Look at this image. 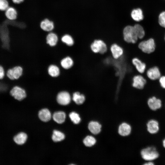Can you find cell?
<instances>
[{"mask_svg": "<svg viewBox=\"0 0 165 165\" xmlns=\"http://www.w3.org/2000/svg\"><path fill=\"white\" fill-rule=\"evenodd\" d=\"M123 36L124 40L128 43H135L138 39L134 26L130 25L125 27L123 30Z\"/></svg>", "mask_w": 165, "mask_h": 165, "instance_id": "1", "label": "cell"}, {"mask_svg": "<svg viewBox=\"0 0 165 165\" xmlns=\"http://www.w3.org/2000/svg\"><path fill=\"white\" fill-rule=\"evenodd\" d=\"M142 159L145 160L151 161L157 159L159 154L154 147H148L143 149L141 152Z\"/></svg>", "mask_w": 165, "mask_h": 165, "instance_id": "2", "label": "cell"}, {"mask_svg": "<svg viewBox=\"0 0 165 165\" xmlns=\"http://www.w3.org/2000/svg\"><path fill=\"white\" fill-rule=\"evenodd\" d=\"M138 47L143 53L150 54L155 50V42L153 38H150L140 42L138 44Z\"/></svg>", "mask_w": 165, "mask_h": 165, "instance_id": "3", "label": "cell"}, {"mask_svg": "<svg viewBox=\"0 0 165 165\" xmlns=\"http://www.w3.org/2000/svg\"><path fill=\"white\" fill-rule=\"evenodd\" d=\"M90 49L92 52L101 54L106 53L108 50L106 44L101 39L94 40L91 44Z\"/></svg>", "mask_w": 165, "mask_h": 165, "instance_id": "4", "label": "cell"}, {"mask_svg": "<svg viewBox=\"0 0 165 165\" xmlns=\"http://www.w3.org/2000/svg\"><path fill=\"white\" fill-rule=\"evenodd\" d=\"M23 69L19 66H15L8 69L6 72V76L12 80H17L22 76Z\"/></svg>", "mask_w": 165, "mask_h": 165, "instance_id": "5", "label": "cell"}, {"mask_svg": "<svg viewBox=\"0 0 165 165\" xmlns=\"http://www.w3.org/2000/svg\"><path fill=\"white\" fill-rule=\"evenodd\" d=\"M9 93L15 99L20 101L23 100L26 96L25 90L18 86H13L10 90Z\"/></svg>", "mask_w": 165, "mask_h": 165, "instance_id": "6", "label": "cell"}, {"mask_svg": "<svg viewBox=\"0 0 165 165\" xmlns=\"http://www.w3.org/2000/svg\"><path fill=\"white\" fill-rule=\"evenodd\" d=\"M146 80L141 75H138L134 76L132 79V86L138 89H143L146 83Z\"/></svg>", "mask_w": 165, "mask_h": 165, "instance_id": "7", "label": "cell"}, {"mask_svg": "<svg viewBox=\"0 0 165 165\" xmlns=\"http://www.w3.org/2000/svg\"><path fill=\"white\" fill-rule=\"evenodd\" d=\"M18 13L16 8L12 6H10L4 12L5 17L10 21H14L16 20L18 18Z\"/></svg>", "mask_w": 165, "mask_h": 165, "instance_id": "8", "label": "cell"}, {"mask_svg": "<svg viewBox=\"0 0 165 165\" xmlns=\"http://www.w3.org/2000/svg\"><path fill=\"white\" fill-rule=\"evenodd\" d=\"M110 50L112 57L116 60L121 57L124 53L123 49L116 43L112 44L110 47Z\"/></svg>", "mask_w": 165, "mask_h": 165, "instance_id": "9", "label": "cell"}, {"mask_svg": "<svg viewBox=\"0 0 165 165\" xmlns=\"http://www.w3.org/2000/svg\"><path fill=\"white\" fill-rule=\"evenodd\" d=\"M57 101L60 105H66L70 102L71 97L69 93L66 91L60 92L57 96Z\"/></svg>", "mask_w": 165, "mask_h": 165, "instance_id": "10", "label": "cell"}, {"mask_svg": "<svg viewBox=\"0 0 165 165\" xmlns=\"http://www.w3.org/2000/svg\"><path fill=\"white\" fill-rule=\"evenodd\" d=\"M146 75L149 79L155 80L159 79L161 76V73L159 68L155 66L150 68L147 70Z\"/></svg>", "mask_w": 165, "mask_h": 165, "instance_id": "11", "label": "cell"}, {"mask_svg": "<svg viewBox=\"0 0 165 165\" xmlns=\"http://www.w3.org/2000/svg\"><path fill=\"white\" fill-rule=\"evenodd\" d=\"M147 104L149 108L153 111L160 108L162 106V101L160 99L155 96L148 99Z\"/></svg>", "mask_w": 165, "mask_h": 165, "instance_id": "12", "label": "cell"}, {"mask_svg": "<svg viewBox=\"0 0 165 165\" xmlns=\"http://www.w3.org/2000/svg\"><path fill=\"white\" fill-rule=\"evenodd\" d=\"M146 127L148 132L152 134L156 133L159 130V123L155 119H151L148 121L147 123Z\"/></svg>", "mask_w": 165, "mask_h": 165, "instance_id": "13", "label": "cell"}, {"mask_svg": "<svg viewBox=\"0 0 165 165\" xmlns=\"http://www.w3.org/2000/svg\"><path fill=\"white\" fill-rule=\"evenodd\" d=\"M132 63L137 71L141 74L144 73L146 69V65L137 57H134L132 60Z\"/></svg>", "mask_w": 165, "mask_h": 165, "instance_id": "14", "label": "cell"}, {"mask_svg": "<svg viewBox=\"0 0 165 165\" xmlns=\"http://www.w3.org/2000/svg\"><path fill=\"white\" fill-rule=\"evenodd\" d=\"M40 27L43 31L50 32L53 30L54 24L53 22L46 18L42 20L40 23Z\"/></svg>", "mask_w": 165, "mask_h": 165, "instance_id": "15", "label": "cell"}, {"mask_svg": "<svg viewBox=\"0 0 165 165\" xmlns=\"http://www.w3.org/2000/svg\"><path fill=\"white\" fill-rule=\"evenodd\" d=\"M131 16L133 20L137 22L140 21L144 18L143 11L139 8L133 10L131 13Z\"/></svg>", "mask_w": 165, "mask_h": 165, "instance_id": "16", "label": "cell"}, {"mask_svg": "<svg viewBox=\"0 0 165 165\" xmlns=\"http://www.w3.org/2000/svg\"><path fill=\"white\" fill-rule=\"evenodd\" d=\"M27 135L25 133L20 132L14 136L13 140L14 142L18 145H22L26 141Z\"/></svg>", "mask_w": 165, "mask_h": 165, "instance_id": "17", "label": "cell"}, {"mask_svg": "<svg viewBox=\"0 0 165 165\" xmlns=\"http://www.w3.org/2000/svg\"><path fill=\"white\" fill-rule=\"evenodd\" d=\"M38 117L42 121L47 122L51 119V115L49 110L47 108H44L40 111L38 112Z\"/></svg>", "mask_w": 165, "mask_h": 165, "instance_id": "18", "label": "cell"}, {"mask_svg": "<svg viewBox=\"0 0 165 165\" xmlns=\"http://www.w3.org/2000/svg\"><path fill=\"white\" fill-rule=\"evenodd\" d=\"M131 128L128 124L123 123L119 126L118 132L120 135L123 136H126L129 135L131 132Z\"/></svg>", "mask_w": 165, "mask_h": 165, "instance_id": "19", "label": "cell"}, {"mask_svg": "<svg viewBox=\"0 0 165 165\" xmlns=\"http://www.w3.org/2000/svg\"><path fill=\"white\" fill-rule=\"evenodd\" d=\"M88 128L93 134H96L101 131V125L95 121H91L89 124Z\"/></svg>", "mask_w": 165, "mask_h": 165, "instance_id": "20", "label": "cell"}, {"mask_svg": "<svg viewBox=\"0 0 165 165\" xmlns=\"http://www.w3.org/2000/svg\"><path fill=\"white\" fill-rule=\"evenodd\" d=\"M58 40L57 35L53 32L49 33L46 37V43L51 46L56 45Z\"/></svg>", "mask_w": 165, "mask_h": 165, "instance_id": "21", "label": "cell"}, {"mask_svg": "<svg viewBox=\"0 0 165 165\" xmlns=\"http://www.w3.org/2000/svg\"><path fill=\"white\" fill-rule=\"evenodd\" d=\"M54 120L57 123L61 124L63 123L66 118L65 113L62 111H59L55 112L53 116Z\"/></svg>", "mask_w": 165, "mask_h": 165, "instance_id": "22", "label": "cell"}, {"mask_svg": "<svg viewBox=\"0 0 165 165\" xmlns=\"http://www.w3.org/2000/svg\"><path fill=\"white\" fill-rule=\"evenodd\" d=\"M72 99L76 104L80 105L84 103L85 100V97L84 94H80L79 92H76L73 94Z\"/></svg>", "mask_w": 165, "mask_h": 165, "instance_id": "23", "label": "cell"}, {"mask_svg": "<svg viewBox=\"0 0 165 165\" xmlns=\"http://www.w3.org/2000/svg\"><path fill=\"white\" fill-rule=\"evenodd\" d=\"M134 28L138 38L142 39L145 36V32L143 27L138 24H136Z\"/></svg>", "mask_w": 165, "mask_h": 165, "instance_id": "24", "label": "cell"}, {"mask_svg": "<svg viewBox=\"0 0 165 165\" xmlns=\"http://www.w3.org/2000/svg\"><path fill=\"white\" fill-rule=\"evenodd\" d=\"M61 64L62 67L64 68L68 69L73 66V61L72 58L68 57L62 59Z\"/></svg>", "mask_w": 165, "mask_h": 165, "instance_id": "25", "label": "cell"}, {"mask_svg": "<svg viewBox=\"0 0 165 165\" xmlns=\"http://www.w3.org/2000/svg\"><path fill=\"white\" fill-rule=\"evenodd\" d=\"M65 138L64 134L58 130H53L52 139L54 142H58L63 140Z\"/></svg>", "mask_w": 165, "mask_h": 165, "instance_id": "26", "label": "cell"}, {"mask_svg": "<svg viewBox=\"0 0 165 165\" xmlns=\"http://www.w3.org/2000/svg\"><path fill=\"white\" fill-rule=\"evenodd\" d=\"M48 72L51 76L53 77H56L59 75L60 70L59 68L56 66L52 65L49 67Z\"/></svg>", "mask_w": 165, "mask_h": 165, "instance_id": "27", "label": "cell"}, {"mask_svg": "<svg viewBox=\"0 0 165 165\" xmlns=\"http://www.w3.org/2000/svg\"><path fill=\"white\" fill-rule=\"evenodd\" d=\"M61 41L68 46H72L74 43V41L72 37L70 35L65 34L61 38Z\"/></svg>", "mask_w": 165, "mask_h": 165, "instance_id": "28", "label": "cell"}, {"mask_svg": "<svg viewBox=\"0 0 165 165\" xmlns=\"http://www.w3.org/2000/svg\"><path fill=\"white\" fill-rule=\"evenodd\" d=\"M96 142V140L93 137L90 136H86L83 140V142L85 146L91 147L94 145Z\"/></svg>", "mask_w": 165, "mask_h": 165, "instance_id": "29", "label": "cell"}, {"mask_svg": "<svg viewBox=\"0 0 165 165\" xmlns=\"http://www.w3.org/2000/svg\"><path fill=\"white\" fill-rule=\"evenodd\" d=\"M69 116L72 121L75 124H78L80 121L81 119L79 115L75 112L70 113Z\"/></svg>", "mask_w": 165, "mask_h": 165, "instance_id": "30", "label": "cell"}, {"mask_svg": "<svg viewBox=\"0 0 165 165\" xmlns=\"http://www.w3.org/2000/svg\"><path fill=\"white\" fill-rule=\"evenodd\" d=\"M10 6L9 0H0V11L4 12Z\"/></svg>", "mask_w": 165, "mask_h": 165, "instance_id": "31", "label": "cell"}, {"mask_svg": "<svg viewBox=\"0 0 165 165\" xmlns=\"http://www.w3.org/2000/svg\"><path fill=\"white\" fill-rule=\"evenodd\" d=\"M158 23L162 27L165 28V11L161 12L158 16Z\"/></svg>", "mask_w": 165, "mask_h": 165, "instance_id": "32", "label": "cell"}, {"mask_svg": "<svg viewBox=\"0 0 165 165\" xmlns=\"http://www.w3.org/2000/svg\"><path fill=\"white\" fill-rule=\"evenodd\" d=\"M6 76V71L3 67L0 64V80L3 79Z\"/></svg>", "mask_w": 165, "mask_h": 165, "instance_id": "33", "label": "cell"}, {"mask_svg": "<svg viewBox=\"0 0 165 165\" xmlns=\"http://www.w3.org/2000/svg\"><path fill=\"white\" fill-rule=\"evenodd\" d=\"M159 79L161 86L163 88L165 89V75L161 76Z\"/></svg>", "mask_w": 165, "mask_h": 165, "instance_id": "34", "label": "cell"}, {"mask_svg": "<svg viewBox=\"0 0 165 165\" xmlns=\"http://www.w3.org/2000/svg\"><path fill=\"white\" fill-rule=\"evenodd\" d=\"M24 0H11L10 3V5L11 4L15 5H19L23 3Z\"/></svg>", "mask_w": 165, "mask_h": 165, "instance_id": "35", "label": "cell"}, {"mask_svg": "<svg viewBox=\"0 0 165 165\" xmlns=\"http://www.w3.org/2000/svg\"><path fill=\"white\" fill-rule=\"evenodd\" d=\"M144 165H154V164L152 162H150V161L145 163L144 164Z\"/></svg>", "mask_w": 165, "mask_h": 165, "instance_id": "36", "label": "cell"}, {"mask_svg": "<svg viewBox=\"0 0 165 165\" xmlns=\"http://www.w3.org/2000/svg\"><path fill=\"white\" fill-rule=\"evenodd\" d=\"M163 147L165 148V138L163 141Z\"/></svg>", "mask_w": 165, "mask_h": 165, "instance_id": "37", "label": "cell"}, {"mask_svg": "<svg viewBox=\"0 0 165 165\" xmlns=\"http://www.w3.org/2000/svg\"><path fill=\"white\" fill-rule=\"evenodd\" d=\"M164 39H165V38H164Z\"/></svg>", "mask_w": 165, "mask_h": 165, "instance_id": "38", "label": "cell"}]
</instances>
